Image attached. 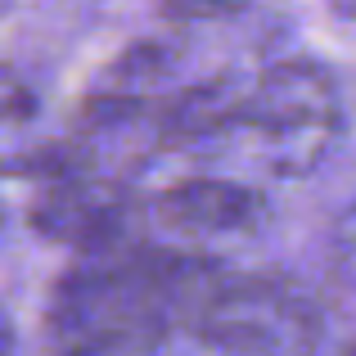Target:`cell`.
<instances>
[{"mask_svg":"<svg viewBox=\"0 0 356 356\" xmlns=\"http://www.w3.org/2000/svg\"><path fill=\"white\" fill-rule=\"evenodd\" d=\"M194 321L208 343L239 356H298L316 339V316L302 293L257 275L217 284Z\"/></svg>","mask_w":356,"mask_h":356,"instance_id":"obj_3","label":"cell"},{"mask_svg":"<svg viewBox=\"0 0 356 356\" xmlns=\"http://www.w3.org/2000/svg\"><path fill=\"white\" fill-rule=\"evenodd\" d=\"M339 86L316 59H280L239 99V127L252 131L261 158L280 176H307L321 167L339 136Z\"/></svg>","mask_w":356,"mask_h":356,"instance_id":"obj_2","label":"cell"},{"mask_svg":"<svg viewBox=\"0 0 356 356\" xmlns=\"http://www.w3.org/2000/svg\"><path fill=\"white\" fill-rule=\"evenodd\" d=\"M32 90L23 86L18 77H9V72H0V131H14L23 127L27 118H32Z\"/></svg>","mask_w":356,"mask_h":356,"instance_id":"obj_6","label":"cell"},{"mask_svg":"<svg viewBox=\"0 0 356 356\" xmlns=\"http://www.w3.org/2000/svg\"><path fill=\"white\" fill-rule=\"evenodd\" d=\"M158 217L181 235H230L257 221L261 199L257 190L239 181H221V176H190L176 181L158 194Z\"/></svg>","mask_w":356,"mask_h":356,"instance_id":"obj_5","label":"cell"},{"mask_svg":"<svg viewBox=\"0 0 356 356\" xmlns=\"http://www.w3.org/2000/svg\"><path fill=\"white\" fill-rule=\"evenodd\" d=\"M203 275L208 266L172 252H136L127 243L90 252L54 289V334L68 343V352L90 356L149 348L185 312L199 316V307L217 289Z\"/></svg>","mask_w":356,"mask_h":356,"instance_id":"obj_1","label":"cell"},{"mask_svg":"<svg viewBox=\"0 0 356 356\" xmlns=\"http://www.w3.org/2000/svg\"><path fill=\"white\" fill-rule=\"evenodd\" d=\"M0 221H5V208H0Z\"/></svg>","mask_w":356,"mask_h":356,"instance_id":"obj_11","label":"cell"},{"mask_svg":"<svg viewBox=\"0 0 356 356\" xmlns=\"http://www.w3.org/2000/svg\"><path fill=\"white\" fill-rule=\"evenodd\" d=\"M230 5H239V0H172V14L199 18V14H221V9H230Z\"/></svg>","mask_w":356,"mask_h":356,"instance_id":"obj_7","label":"cell"},{"mask_svg":"<svg viewBox=\"0 0 356 356\" xmlns=\"http://www.w3.org/2000/svg\"><path fill=\"white\" fill-rule=\"evenodd\" d=\"M14 352H18V330H14V316L0 302V356H14Z\"/></svg>","mask_w":356,"mask_h":356,"instance_id":"obj_8","label":"cell"},{"mask_svg":"<svg viewBox=\"0 0 356 356\" xmlns=\"http://www.w3.org/2000/svg\"><path fill=\"white\" fill-rule=\"evenodd\" d=\"M68 356H90V352H68Z\"/></svg>","mask_w":356,"mask_h":356,"instance_id":"obj_9","label":"cell"},{"mask_svg":"<svg viewBox=\"0 0 356 356\" xmlns=\"http://www.w3.org/2000/svg\"><path fill=\"white\" fill-rule=\"evenodd\" d=\"M131 199L127 190L99 176L81 172H59L32 203V226L45 239L72 243L86 252H108L122 248L131 235Z\"/></svg>","mask_w":356,"mask_h":356,"instance_id":"obj_4","label":"cell"},{"mask_svg":"<svg viewBox=\"0 0 356 356\" xmlns=\"http://www.w3.org/2000/svg\"><path fill=\"white\" fill-rule=\"evenodd\" d=\"M348 356H356V343H352V348H348Z\"/></svg>","mask_w":356,"mask_h":356,"instance_id":"obj_10","label":"cell"}]
</instances>
